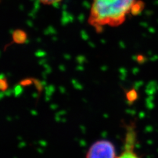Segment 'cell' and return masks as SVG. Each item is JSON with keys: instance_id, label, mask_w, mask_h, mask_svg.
Segmentation results:
<instances>
[{"instance_id": "cell-6", "label": "cell", "mask_w": 158, "mask_h": 158, "mask_svg": "<svg viewBox=\"0 0 158 158\" xmlns=\"http://www.w3.org/2000/svg\"><path fill=\"white\" fill-rule=\"evenodd\" d=\"M0 88L2 91H5L7 90L8 88V83L6 78H2L1 81H0Z\"/></svg>"}, {"instance_id": "cell-5", "label": "cell", "mask_w": 158, "mask_h": 158, "mask_svg": "<svg viewBox=\"0 0 158 158\" xmlns=\"http://www.w3.org/2000/svg\"><path fill=\"white\" fill-rule=\"evenodd\" d=\"M38 1L44 6H52L60 3L62 0H38Z\"/></svg>"}, {"instance_id": "cell-2", "label": "cell", "mask_w": 158, "mask_h": 158, "mask_svg": "<svg viewBox=\"0 0 158 158\" xmlns=\"http://www.w3.org/2000/svg\"><path fill=\"white\" fill-rule=\"evenodd\" d=\"M86 158H116L115 147L110 141H98L90 148Z\"/></svg>"}, {"instance_id": "cell-1", "label": "cell", "mask_w": 158, "mask_h": 158, "mask_svg": "<svg viewBox=\"0 0 158 158\" xmlns=\"http://www.w3.org/2000/svg\"><path fill=\"white\" fill-rule=\"evenodd\" d=\"M144 7L142 0H92L88 23L100 32L106 27L121 25L128 17L142 13Z\"/></svg>"}, {"instance_id": "cell-4", "label": "cell", "mask_w": 158, "mask_h": 158, "mask_svg": "<svg viewBox=\"0 0 158 158\" xmlns=\"http://www.w3.org/2000/svg\"><path fill=\"white\" fill-rule=\"evenodd\" d=\"M137 98L138 94L135 90H131L127 93V99L128 102L132 103L133 102L136 100Z\"/></svg>"}, {"instance_id": "cell-3", "label": "cell", "mask_w": 158, "mask_h": 158, "mask_svg": "<svg viewBox=\"0 0 158 158\" xmlns=\"http://www.w3.org/2000/svg\"><path fill=\"white\" fill-rule=\"evenodd\" d=\"M118 158H140L135 153L131 150H126L125 152L123 153V154Z\"/></svg>"}, {"instance_id": "cell-7", "label": "cell", "mask_w": 158, "mask_h": 158, "mask_svg": "<svg viewBox=\"0 0 158 158\" xmlns=\"http://www.w3.org/2000/svg\"><path fill=\"white\" fill-rule=\"evenodd\" d=\"M31 83V81H29V80H25V81H23L22 82H21V85H30V84Z\"/></svg>"}]
</instances>
